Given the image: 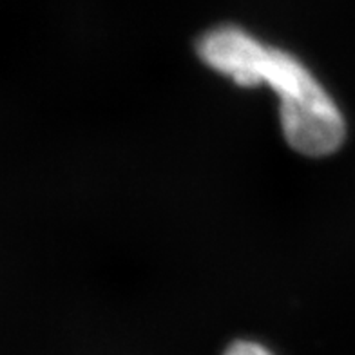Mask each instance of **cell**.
Returning <instances> with one entry per match:
<instances>
[{
  "label": "cell",
  "mask_w": 355,
  "mask_h": 355,
  "mask_svg": "<svg viewBox=\"0 0 355 355\" xmlns=\"http://www.w3.org/2000/svg\"><path fill=\"white\" fill-rule=\"evenodd\" d=\"M201 62L241 87L270 85L279 98L281 129L294 150L321 158L346 138L336 100L300 58L268 46L238 26L209 29L198 42Z\"/></svg>",
  "instance_id": "6da1fadb"
},
{
  "label": "cell",
  "mask_w": 355,
  "mask_h": 355,
  "mask_svg": "<svg viewBox=\"0 0 355 355\" xmlns=\"http://www.w3.org/2000/svg\"><path fill=\"white\" fill-rule=\"evenodd\" d=\"M225 355H272V352L256 341H236L227 348Z\"/></svg>",
  "instance_id": "7a4b0ae2"
}]
</instances>
